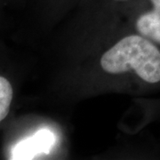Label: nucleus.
Wrapping results in <instances>:
<instances>
[{
  "mask_svg": "<svg viewBox=\"0 0 160 160\" xmlns=\"http://www.w3.org/2000/svg\"><path fill=\"white\" fill-rule=\"evenodd\" d=\"M114 3H126V2H129V1H132V0H110Z\"/></svg>",
  "mask_w": 160,
  "mask_h": 160,
  "instance_id": "39448f33",
  "label": "nucleus"
},
{
  "mask_svg": "<svg viewBox=\"0 0 160 160\" xmlns=\"http://www.w3.org/2000/svg\"><path fill=\"white\" fill-rule=\"evenodd\" d=\"M12 96L13 91L10 82L0 76V123L9 113Z\"/></svg>",
  "mask_w": 160,
  "mask_h": 160,
  "instance_id": "20e7f679",
  "label": "nucleus"
},
{
  "mask_svg": "<svg viewBox=\"0 0 160 160\" xmlns=\"http://www.w3.org/2000/svg\"><path fill=\"white\" fill-rule=\"evenodd\" d=\"M143 10L136 18L139 35L160 46V0H142Z\"/></svg>",
  "mask_w": 160,
  "mask_h": 160,
  "instance_id": "f03ea898",
  "label": "nucleus"
},
{
  "mask_svg": "<svg viewBox=\"0 0 160 160\" xmlns=\"http://www.w3.org/2000/svg\"><path fill=\"white\" fill-rule=\"evenodd\" d=\"M102 69L109 74L133 71L146 84H160V46L141 35L122 38L101 58Z\"/></svg>",
  "mask_w": 160,
  "mask_h": 160,
  "instance_id": "f257e3e1",
  "label": "nucleus"
},
{
  "mask_svg": "<svg viewBox=\"0 0 160 160\" xmlns=\"http://www.w3.org/2000/svg\"><path fill=\"white\" fill-rule=\"evenodd\" d=\"M54 142L53 134L47 129L40 130L14 147L12 158L29 159L41 153H48Z\"/></svg>",
  "mask_w": 160,
  "mask_h": 160,
  "instance_id": "7ed1b4c3",
  "label": "nucleus"
}]
</instances>
